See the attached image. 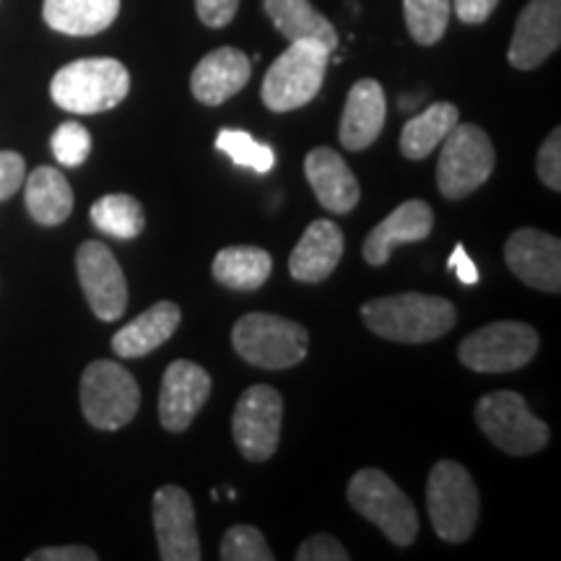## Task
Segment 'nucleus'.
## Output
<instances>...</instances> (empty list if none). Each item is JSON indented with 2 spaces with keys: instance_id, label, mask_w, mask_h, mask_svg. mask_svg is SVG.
Segmentation results:
<instances>
[{
  "instance_id": "obj_5",
  "label": "nucleus",
  "mask_w": 561,
  "mask_h": 561,
  "mask_svg": "<svg viewBox=\"0 0 561 561\" xmlns=\"http://www.w3.org/2000/svg\"><path fill=\"white\" fill-rule=\"evenodd\" d=\"M234 351L261 369H289L307 356L310 335L299 322L280 314L250 312L231 331Z\"/></svg>"
},
{
  "instance_id": "obj_29",
  "label": "nucleus",
  "mask_w": 561,
  "mask_h": 561,
  "mask_svg": "<svg viewBox=\"0 0 561 561\" xmlns=\"http://www.w3.org/2000/svg\"><path fill=\"white\" fill-rule=\"evenodd\" d=\"M403 16L419 45H437L450 21V0H403Z\"/></svg>"
},
{
  "instance_id": "obj_31",
  "label": "nucleus",
  "mask_w": 561,
  "mask_h": 561,
  "mask_svg": "<svg viewBox=\"0 0 561 561\" xmlns=\"http://www.w3.org/2000/svg\"><path fill=\"white\" fill-rule=\"evenodd\" d=\"M224 561H273L271 546L263 538V533L252 525H234L227 530L221 541Z\"/></svg>"
},
{
  "instance_id": "obj_38",
  "label": "nucleus",
  "mask_w": 561,
  "mask_h": 561,
  "mask_svg": "<svg viewBox=\"0 0 561 561\" xmlns=\"http://www.w3.org/2000/svg\"><path fill=\"white\" fill-rule=\"evenodd\" d=\"M496 5L500 0H455V13L462 24H483Z\"/></svg>"
},
{
  "instance_id": "obj_13",
  "label": "nucleus",
  "mask_w": 561,
  "mask_h": 561,
  "mask_svg": "<svg viewBox=\"0 0 561 561\" xmlns=\"http://www.w3.org/2000/svg\"><path fill=\"white\" fill-rule=\"evenodd\" d=\"M153 530L164 561H198L201 541L191 494L180 486H161L153 494Z\"/></svg>"
},
{
  "instance_id": "obj_14",
  "label": "nucleus",
  "mask_w": 561,
  "mask_h": 561,
  "mask_svg": "<svg viewBox=\"0 0 561 561\" xmlns=\"http://www.w3.org/2000/svg\"><path fill=\"white\" fill-rule=\"evenodd\" d=\"M504 261L530 289L561 291V242L541 229H517L504 244Z\"/></svg>"
},
{
  "instance_id": "obj_16",
  "label": "nucleus",
  "mask_w": 561,
  "mask_h": 561,
  "mask_svg": "<svg viewBox=\"0 0 561 561\" xmlns=\"http://www.w3.org/2000/svg\"><path fill=\"white\" fill-rule=\"evenodd\" d=\"M210 396V375L198 364L178 359L164 371L159 396V419L167 432H185Z\"/></svg>"
},
{
  "instance_id": "obj_22",
  "label": "nucleus",
  "mask_w": 561,
  "mask_h": 561,
  "mask_svg": "<svg viewBox=\"0 0 561 561\" xmlns=\"http://www.w3.org/2000/svg\"><path fill=\"white\" fill-rule=\"evenodd\" d=\"M180 307L174 301H157L144 314L112 335V351L123 359H138L151 354L172 339L180 325Z\"/></svg>"
},
{
  "instance_id": "obj_11",
  "label": "nucleus",
  "mask_w": 561,
  "mask_h": 561,
  "mask_svg": "<svg viewBox=\"0 0 561 561\" xmlns=\"http://www.w3.org/2000/svg\"><path fill=\"white\" fill-rule=\"evenodd\" d=\"M280 421H284V401L271 385H252L242 392L234 405L231 432L244 458L263 462L276 453Z\"/></svg>"
},
{
  "instance_id": "obj_15",
  "label": "nucleus",
  "mask_w": 561,
  "mask_h": 561,
  "mask_svg": "<svg viewBox=\"0 0 561 561\" xmlns=\"http://www.w3.org/2000/svg\"><path fill=\"white\" fill-rule=\"evenodd\" d=\"M561 45V0H530L515 24L507 60L517 70H533Z\"/></svg>"
},
{
  "instance_id": "obj_17",
  "label": "nucleus",
  "mask_w": 561,
  "mask_h": 561,
  "mask_svg": "<svg viewBox=\"0 0 561 561\" xmlns=\"http://www.w3.org/2000/svg\"><path fill=\"white\" fill-rule=\"evenodd\" d=\"M252 73L250 58L237 47H219L208 53L193 70V96L206 107H219L248 87Z\"/></svg>"
},
{
  "instance_id": "obj_3",
  "label": "nucleus",
  "mask_w": 561,
  "mask_h": 561,
  "mask_svg": "<svg viewBox=\"0 0 561 561\" xmlns=\"http://www.w3.org/2000/svg\"><path fill=\"white\" fill-rule=\"evenodd\" d=\"M331 50L320 42H291L263 79V102L271 112H291L310 104L325 81Z\"/></svg>"
},
{
  "instance_id": "obj_27",
  "label": "nucleus",
  "mask_w": 561,
  "mask_h": 561,
  "mask_svg": "<svg viewBox=\"0 0 561 561\" xmlns=\"http://www.w3.org/2000/svg\"><path fill=\"white\" fill-rule=\"evenodd\" d=\"M273 271L271 255L261 248H224L214 257V278L234 291H255L268 280Z\"/></svg>"
},
{
  "instance_id": "obj_39",
  "label": "nucleus",
  "mask_w": 561,
  "mask_h": 561,
  "mask_svg": "<svg viewBox=\"0 0 561 561\" xmlns=\"http://www.w3.org/2000/svg\"><path fill=\"white\" fill-rule=\"evenodd\" d=\"M447 268H453L455 273H458L460 284H466V286L479 284V268H476V263L468 257V252L462 244H458V248L453 250L450 261H447Z\"/></svg>"
},
{
  "instance_id": "obj_6",
  "label": "nucleus",
  "mask_w": 561,
  "mask_h": 561,
  "mask_svg": "<svg viewBox=\"0 0 561 561\" xmlns=\"http://www.w3.org/2000/svg\"><path fill=\"white\" fill-rule=\"evenodd\" d=\"M351 507L375 523L396 546H411L419 536V515L398 483L377 468H362L348 481Z\"/></svg>"
},
{
  "instance_id": "obj_18",
  "label": "nucleus",
  "mask_w": 561,
  "mask_h": 561,
  "mask_svg": "<svg viewBox=\"0 0 561 561\" xmlns=\"http://www.w3.org/2000/svg\"><path fill=\"white\" fill-rule=\"evenodd\" d=\"M385 117H388V102H385V91L375 79H362L354 83L348 91L346 107L341 115L339 138L343 149L364 151L380 138L385 128Z\"/></svg>"
},
{
  "instance_id": "obj_1",
  "label": "nucleus",
  "mask_w": 561,
  "mask_h": 561,
  "mask_svg": "<svg viewBox=\"0 0 561 561\" xmlns=\"http://www.w3.org/2000/svg\"><path fill=\"white\" fill-rule=\"evenodd\" d=\"M362 318L364 325L385 341L430 343L453 331L458 312L450 301L434 294L405 291L367 301Z\"/></svg>"
},
{
  "instance_id": "obj_37",
  "label": "nucleus",
  "mask_w": 561,
  "mask_h": 561,
  "mask_svg": "<svg viewBox=\"0 0 561 561\" xmlns=\"http://www.w3.org/2000/svg\"><path fill=\"white\" fill-rule=\"evenodd\" d=\"M94 551L87 546H55V549H39L30 553V561H96Z\"/></svg>"
},
{
  "instance_id": "obj_19",
  "label": "nucleus",
  "mask_w": 561,
  "mask_h": 561,
  "mask_svg": "<svg viewBox=\"0 0 561 561\" xmlns=\"http://www.w3.org/2000/svg\"><path fill=\"white\" fill-rule=\"evenodd\" d=\"M434 227V214L430 203L424 201H405L403 206H398L388 219L377 224L369 231L367 242H364V261L369 265H385L390 261L392 250L398 244H411L421 242L432 234Z\"/></svg>"
},
{
  "instance_id": "obj_25",
  "label": "nucleus",
  "mask_w": 561,
  "mask_h": 561,
  "mask_svg": "<svg viewBox=\"0 0 561 561\" xmlns=\"http://www.w3.org/2000/svg\"><path fill=\"white\" fill-rule=\"evenodd\" d=\"M26 182V210L42 227H58L73 214V191L62 172L37 167Z\"/></svg>"
},
{
  "instance_id": "obj_21",
  "label": "nucleus",
  "mask_w": 561,
  "mask_h": 561,
  "mask_svg": "<svg viewBox=\"0 0 561 561\" xmlns=\"http://www.w3.org/2000/svg\"><path fill=\"white\" fill-rule=\"evenodd\" d=\"M343 257V234L333 221L318 219L307 227L289 257V273L294 280L320 284L339 268Z\"/></svg>"
},
{
  "instance_id": "obj_4",
  "label": "nucleus",
  "mask_w": 561,
  "mask_h": 561,
  "mask_svg": "<svg viewBox=\"0 0 561 561\" xmlns=\"http://www.w3.org/2000/svg\"><path fill=\"white\" fill-rule=\"evenodd\" d=\"M426 504L434 530L442 541L462 543L479 525V489L471 473L455 460H439L426 483Z\"/></svg>"
},
{
  "instance_id": "obj_35",
  "label": "nucleus",
  "mask_w": 561,
  "mask_h": 561,
  "mask_svg": "<svg viewBox=\"0 0 561 561\" xmlns=\"http://www.w3.org/2000/svg\"><path fill=\"white\" fill-rule=\"evenodd\" d=\"M26 164L16 151H0V201H9L24 185Z\"/></svg>"
},
{
  "instance_id": "obj_32",
  "label": "nucleus",
  "mask_w": 561,
  "mask_h": 561,
  "mask_svg": "<svg viewBox=\"0 0 561 561\" xmlns=\"http://www.w3.org/2000/svg\"><path fill=\"white\" fill-rule=\"evenodd\" d=\"M53 153L62 167H81L91 153V133L81 123H62L53 133Z\"/></svg>"
},
{
  "instance_id": "obj_2",
  "label": "nucleus",
  "mask_w": 561,
  "mask_h": 561,
  "mask_svg": "<svg viewBox=\"0 0 561 561\" xmlns=\"http://www.w3.org/2000/svg\"><path fill=\"white\" fill-rule=\"evenodd\" d=\"M130 91V73L115 58H83L62 66L53 76L50 94L60 110L96 115L115 110Z\"/></svg>"
},
{
  "instance_id": "obj_20",
  "label": "nucleus",
  "mask_w": 561,
  "mask_h": 561,
  "mask_svg": "<svg viewBox=\"0 0 561 561\" xmlns=\"http://www.w3.org/2000/svg\"><path fill=\"white\" fill-rule=\"evenodd\" d=\"M305 172L322 208L331 214H348L356 208L362 198L359 182L339 151L325 149V146L312 149L305 159Z\"/></svg>"
},
{
  "instance_id": "obj_28",
  "label": "nucleus",
  "mask_w": 561,
  "mask_h": 561,
  "mask_svg": "<svg viewBox=\"0 0 561 561\" xmlns=\"http://www.w3.org/2000/svg\"><path fill=\"white\" fill-rule=\"evenodd\" d=\"M91 224L115 240H136L146 227V216L133 195H104L91 206Z\"/></svg>"
},
{
  "instance_id": "obj_26",
  "label": "nucleus",
  "mask_w": 561,
  "mask_h": 561,
  "mask_svg": "<svg viewBox=\"0 0 561 561\" xmlns=\"http://www.w3.org/2000/svg\"><path fill=\"white\" fill-rule=\"evenodd\" d=\"M458 123H460V112L450 102H437L432 104V107H426L421 115L411 117V121L403 125V133H401L403 157L413 161L426 159Z\"/></svg>"
},
{
  "instance_id": "obj_36",
  "label": "nucleus",
  "mask_w": 561,
  "mask_h": 561,
  "mask_svg": "<svg viewBox=\"0 0 561 561\" xmlns=\"http://www.w3.org/2000/svg\"><path fill=\"white\" fill-rule=\"evenodd\" d=\"M237 5H240V0H195L198 19L206 26H210V30H221V26H227L229 21L234 19Z\"/></svg>"
},
{
  "instance_id": "obj_9",
  "label": "nucleus",
  "mask_w": 561,
  "mask_h": 561,
  "mask_svg": "<svg viewBox=\"0 0 561 561\" xmlns=\"http://www.w3.org/2000/svg\"><path fill=\"white\" fill-rule=\"evenodd\" d=\"M437 187L445 198L460 201L479 191L494 172V146L479 125H455L442 140Z\"/></svg>"
},
{
  "instance_id": "obj_10",
  "label": "nucleus",
  "mask_w": 561,
  "mask_h": 561,
  "mask_svg": "<svg viewBox=\"0 0 561 561\" xmlns=\"http://www.w3.org/2000/svg\"><path fill=\"white\" fill-rule=\"evenodd\" d=\"M538 351V333L515 320L491 322L460 343V362L473 371L504 375L530 364Z\"/></svg>"
},
{
  "instance_id": "obj_24",
  "label": "nucleus",
  "mask_w": 561,
  "mask_h": 561,
  "mask_svg": "<svg viewBox=\"0 0 561 561\" xmlns=\"http://www.w3.org/2000/svg\"><path fill=\"white\" fill-rule=\"evenodd\" d=\"M263 5L273 26L289 42L312 39L325 45L331 53L339 47L335 26L320 11L312 9L310 0H265Z\"/></svg>"
},
{
  "instance_id": "obj_34",
  "label": "nucleus",
  "mask_w": 561,
  "mask_h": 561,
  "mask_svg": "<svg viewBox=\"0 0 561 561\" xmlns=\"http://www.w3.org/2000/svg\"><path fill=\"white\" fill-rule=\"evenodd\" d=\"M297 561H348V551L333 536L318 533L299 546Z\"/></svg>"
},
{
  "instance_id": "obj_33",
  "label": "nucleus",
  "mask_w": 561,
  "mask_h": 561,
  "mask_svg": "<svg viewBox=\"0 0 561 561\" xmlns=\"http://www.w3.org/2000/svg\"><path fill=\"white\" fill-rule=\"evenodd\" d=\"M538 178L546 187H551L553 193L561 191V130L553 128L551 136L543 140L541 151L536 159Z\"/></svg>"
},
{
  "instance_id": "obj_23",
  "label": "nucleus",
  "mask_w": 561,
  "mask_h": 561,
  "mask_svg": "<svg viewBox=\"0 0 561 561\" xmlns=\"http://www.w3.org/2000/svg\"><path fill=\"white\" fill-rule=\"evenodd\" d=\"M121 13V0H45L47 26L70 37H91L107 30Z\"/></svg>"
},
{
  "instance_id": "obj_30",
  "label": "nucleus",
  "mask_w": 561,
  "mask_h": 561,
  "mask_svg": "<svg viewBox=\"0 0 561 561\" xmlns=\"http://www.w3.org/2000/svg\"><path fill=\"white\" fill-rule=\"evenodd\" d=\"M216 149L227 153V157L234 161V164L248 167L252 172H271L273 164H276V153L268 144H261L244 130H229L224 128L219 136H216Z\"/></svg>"
},
{
  "instance_id": "obj_8",
  "label": "nucleus",
  "mask_w": 561,
  "mask_h": 561,
  "mask_svg": "<svg viewBox=\"0 0 561 561\" xmlns=\"http://www.w3.org/2000/svg\"><path fill=\"white\" fill-rule=\"evenodd\" d=\"M481 432L507 455H533L549 445V426L536 419L528 401L515 390H496L483 396L476 405Z\"/></svg>"
},
{
  "instance_id": "obj_7",
  "label": "nucleus",
  "mask_w": 561,
  "mask_h": 561,
  "mask_svg": "<svg viewBox=\"0 0 561 561\" xmlns=\"http://www.w3.org/2000/svg\"><path fill=\"white\" fill-rule=\"evenodd\" d=\"M140 409L136 377L121 364L91 362L81 377V411L94 430L117 432L128 426Z\"/></svg>"
},
{
  "instance_id": "obj_12",
  "label": "nucleus",
  "mask_w": 561,
  "mask_h": 561,
  "mask_svg": "<svg viewBox=\"0 0 561 561\" xmlns=\"http://www.w3.org/2000/svg\"><path fill=\"white\" fill-rule=\"evenodd\" d=\"M76 271L91 312L104 322L123 318L128 307V280L107 244L83 242L76 255Z\"/></svg>"
}]
</instances>
